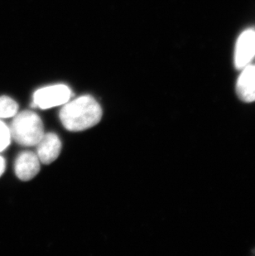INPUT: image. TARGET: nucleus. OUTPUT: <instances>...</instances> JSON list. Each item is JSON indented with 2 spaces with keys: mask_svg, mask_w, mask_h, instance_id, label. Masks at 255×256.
Here are the masks:
<instances>
[{
  "mask_svg": "<svg viewBox=\"0 0 255 256\" xmlns=\"http://www.w3.org/2000/svg\"><path fill=\"white\" fill-rule=\"evenodd\" d=\"M70 96L72 92L68 86L55 85L44 87L34 93L32 106L40 109H50L68 103Z\"/></svg>",
  "mask_w": 255,
  "mask_h": 256,
  "instance_id": "3",
  "label": "nucleus"
},
{
  "mask_svg": "<svg viewBox=\"0 0 255 256\" xmlns=\"http://www.w3.org/2000/svg\"><path fill=\"white\" fill-rule=\"evenodd\" d=\"M40 160L34 152L25 151L20 154L15 160L16 176L22 181H29L36 176L40 171Z\"/></svg>",
  "mask_w": 255,
  "mask_h": 256,
  "instance_id": "6",
  "label": "nucleus"
},
{
  "mask_svg": "<svg viewBox=\"0 0 255 256\" xmlns=\"http://www.w3.org/2000/svg\"><path fill=\"white\" fill-rule=\"evenodd\" d=\"M18 110L17 102L10 97H0V118H10L15 116Z\"/></svg>",
  "mask_w": 255,
  "mask_h": 256,
  "instance_id": "8",
  "label": "nucleus"
},
{
  "mask_svg": "<svg viewBox=\"0 0 255 256\" xmlns=\"http://www.w3.org/2000/svg\"><path fill=\"white\" fill-rule=\"evenodd\" d=\"M255 56V30L247 29L238 36L234 52V66L242 70L250 65Z\"/></svg>",
  "mask_w": 255,
  "mask_h": 256,
  "instance_id": "4",
  "label": "nucleus"
},
{
  "mask_svg": "<svg viewBox=\"0 0 255 256\" xmlns=\"http://www.w3.org/2000/svg\"><path fill=\"white\" fill-rule=\"evenodd\" d=\"M5 167L6 164H5L4 158L2 156H0V176H2V174L4 172Z\"/></svg>",
  "mask_w": 255,
  "mask_h": 256,
  "instance_id": "10",
  "label": "nucleus"
},
{
  "mask_svg": "<svg viewBox=\"0 0 255 256\" xmlns=\"http://www.w3.org/2000/svg\"><path fill=\"white\" fill-rule=\"evenodd\" d=\"M102 117V107L90 96H83L64 104L60 112L63 126L74 132L92 128L99 123Z\"/></svg>",
  "mask_w": 255,
  "mask_h": 256,
  "instance_id": "1",
  "label": "nucleus"
},
{
  "mask_svg": "<svg viewBox=\"0 0 255 256\" xmlns=\"http://www.w3.org/2000/svg\"><path fill=\"white\" fill-rule=\"evenodd\" d=\"M236 93L242 102H255V66H246L236 82Z\"/></svg>",
  "mask_w": 255,
  "mask_h": 256,
  "instance_id": "7",
  "label": "nucleus"
},
{
  "mask_svg": "<svg viewBox=\"0 0 255 256\" xmlns=\"http://www.w3.org/2000/svg\"><path fill=\"white\" fill-rule=\"evenodd\" d=\"M36 146V155L40 162L44 164H50L60 154L62 142L56 134H44Z\"/></svg>",
  "mask_w": 255,
  "mask_h": 256,
  "instance_id": "5",
  "label": "nucleus"
},
{
  "mask_svg": "<svg viewBox=\"0 0 255 256\" xmlns=\"http://www.w3.org/2000/svg\"><path fill=\"white\" fill-rule=\"evenodd\" d=\"M10 130L12 138L18 144L26 147L38 144L45 134L41 118L29 110L15 114Z\"/></svg>",
  "mask_w": 255,
  "mask_h": 256,
  "instance_id": "2",
  "label": "nucleus"
},
{
  "mask_svg": "<svg viewBox=\"0 0 255 256\" xmlns=\"http://www.w3.org/2000/svg\"><path fill=\"white\" fill-rule=\"evenodd\" d=\"M11 133L10 127L6 126L4 122L0 121V152H2L11 142Z\"/></svg>",
  "mask_w": 255,
  "mask_h": 256,
  "instance_id": "9",
  "label": "nucleus"
}]
</instances>
